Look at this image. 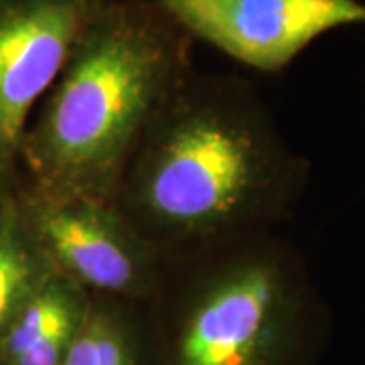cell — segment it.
I'll return each instance as SVG.
<instances>
[{"instance_id":"1","label":"cell","mask_w":365,"mask_h":365,"mask_svg":"<svg viewBox=\"0 0 365 365\" xmlns=\"http://www.w3.org/2000/svg\"><path fill=\"white\" fill-rule=\"evenodd\" d=\"M311 175L250 81L193 69L146 128L112 203L173 258L276 232Z\"/></svg>"},{"instance_id":"2","label":"cell","mask_w":365,"mask_h":365,"mask_svg":"<svg viewBox=\"0 0 365 365\" xmlns=\"http://www.w3.org/2000/svg\"><path fill=\"white\" fill-rule=\"evenodd\" d=\"M191 73L193 39L157 0H106L26 126L19 185L112 203L146 128Z\"/></svg>"},{"instance_id":"3","label":"cell","mask_w":365,"mask_h":365,"mask_svg":"<svg viewBox=\"0 0 365 365\" xmlns=\"http://www.w3.org/2000/svg\"><path fill=\"white\" fill-rule=\"evenodd\" d=\"M157 365H314L333 311L276 232L163 258L148 302Z\"/></svg>"},{"instance_id":"4","label":"cell","mask_w":365,"mask_h":365,"mask_svg":"<svg viewBox=\"0 0 365 365\" xmlns=\"http://www.w3.org/2000/svg\"><path fill=\"white\" fill-rule=\"evenodd\" d=\"M16 207L53 268L90 297L150 302L163 256L114 203L51 199L16 185Z\"/></svg>"},{"instance_id":"5","label":"cell","mask_w":365,"mask_h":365,"mask_svg":"<svg viewBox=\"0 0 365 365\" xmlns=\"http://www.w3.org/2000/svg\"><path fill=\"white\" fill-rule=\"evenodd\" d=\"M106 0H0V199L14 201L19 148L33 110L51 90Z\"/></svg>"},{"instance_id":"6","label":"cell","mask_w":365,"mask_h":365,"mask_svg":"<svg viewBox=\"0 0 365 365\" xmlns=\"http://www.w3.org/2000/svg\"><path fill=\"white\" fill-rule=\"evenodd\" d=\"M185 29L237 63L284 71L313 41L339 26L365 25L364 0H157Z\"/></svg>"},{"instance_id":"7","label":"cell","mask_w":365,"mask_h":365,"mask_svg":"<svg viewBox=\"0 0 365 365\" xmlns=\"http://www.w3.org/2000/svg\"><path fill=\"white\" fill-rule=\"evenodd\" d=\"M90 294L53 270L19 307L0 337V365H61Z\"/></svg>"},{"instance_id":"8","label":"cell","mask_w":365,"mask_h":365,"mask_svg":"<svg viewBox=\"0 0 365 365\" xmlns=\"http://www.w3.org/2000/svg\"><path fill=\"white\" fill-rule=\"evenodd\" d=\"M61 365H157L148 302L91 297Z\"/></svg>"},{"instance_id":"9","label":"cell","mask_w":365,"mask_h":365,"mask_svg":"<svg viewBox=\"0 0 365 365\" xmlns=\"http://www.w3.org/2000/svg\"><path fill=\"white\" fill-rule=\"evenodd\" d=\"M14 201L0 199V337L26 297L53 272Z\"/></svg>"}]
</instances>
